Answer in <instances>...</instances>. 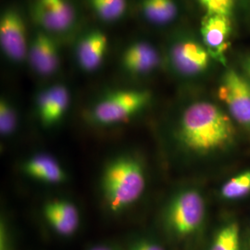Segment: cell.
I'll return each mask as SVG.
<instances>
[{
  "mask_svg": "<svg viewBox=\"0 0 250 250\" xmlns=\"http://www.w3.org/2000/svg\"><path fill=\"white\" fill-rule=\"evenodd\" d=\"M209 59L205 46L189 38L179 40L170 49L173 68L185 76H196L205 72Z\"/></svg>",
  "mask_w": 250,
  "mask_h": 250,
  "instance_id": "obj_9",
  "label": "cell"
},
{
  "mask_svg": "<svg viewBox=\"0 0 250 250\" xmlns=\"http://www.w3.org/2000/svg\"><path fill=\"white\" fill-rule=\"evenodd\" d=\"M29 62L35 72L50 76L60 67V53L53 38L44 32L36 34L28 50Z\"/></svg>",
  "mask_w": 250,
  "mask_h": 250,
  "instance_id": "obj_10",
  "label": "cell"
},
{
  "mask_svg": "<svg viewBox=\"0 0 250 250\" xmlns=\"http://www.w3.org/2000/svg\"><path fill=\"white\" fill-rule=\"evenodd\" d=\"M107 38L99 31H93L83 36L77 45L76 57L81 68L85 72L98 69L106 53Z\"/></svg>",
  "mask_w": 250,
  "mask_h": 250,
  "instance_id": "obj_13",
  "label": "cell"
},
{
  "mask_svg": "<svg viewBox=\"0 0 250 250\" xmlns=\"http://www.w3.org/2000/svg\"><path fill=\"white\" fill-rule=\"evenodd\" d=\"M231 21L228 16L206 14L201 21L200 33L203 44L210 58L226 64V52L230 46Z\"/></svg>",
  "mask_w": 250,
  "mask_h": 250,
  "instance_id": "obj_8",
  "label": "cell"
},
{
  "mask_svg": "<svg viewBox=\"0 0 250 250\" xmlns=\"http://www.w3.org/2000/svg\"><path fill=\"white\" fill-rule=\"evenodd\" d=\"M206 9L207 14H221L230 17L234 0H197Z\"/></svg>",
  "mask_w": 250,
  "mask_h": 250,
  "instance_id": "obj_21",
  "label": "cell"
},
{
  "mask_svg": "<svg viewBox=\"0 0 250 250\" xmlns=\"http://www.w3.org/2000/svg\"><path fill=\"white\" fill-rule=\"evenodd\" d=\"M101 186L110 210L122 211L133 205L143 195L146 189L143 167L134 158H117L106 166Z\"/></svg>",
  "mask_w": 250,
  "mask_h": 250,
  "instance_id": "obj_2",
  "label": "cell"
},
{
  "mask_svg": "<svg viewBox=\"0 0 250 250\" xmlns=\"http://www.w3.org/2000/svg\"><path fill=\"white\" fill-rule=\"evenodd\" d=\"M130 250H165L161 245L156 242L148 240V239H140L134 242L131 247Z\"/></svg>",
  "mask_w": 250,
  "mask_h": 250,
  "instance_id": "obj_22",
  "label": "cell"
},
{
  "mask_svg": "<svg viewBox=\"0 0 250 250\" xmlns=\"http://www.w3.org/2000/svg\"><path fill=\"white\" fill-rule=\"evenodd\" d=\"M22 168L28 176L48 184H60L66 180L65 171L60 163L46 154L33 156Z\"/></svg>",
  "mask_w": 250,
  "mask_h": 250,
  "instance_id": "obj_15",
  "label": "cell"
},
{
  "mask_svg": "<svg viewBox=\"0 0 250 250\" xmlns=\"http://www.w3.org/2000/svg\"><path fill=\"white\" fill-rule=\"evenodd\" d=\"M206 204L196 189H185L172 197L166 211V224L174 234L189 236L197 232L205 219Z\"/></svg>",
  "mask_w": 250,
  "mask_h": 250,
  "instance_id": "obj_3",
  "label": "cell"
},
{
  "mask_svg": "<svg viewBox=\"0 0 250 250\" xmlns=\"http://www.w3.org/2000/svg\"><path fill=\"white\" fill-rule=\"evenodd\" d=\"M218 96L228 107L232 119L250 130V83L236 71L224 73Z\"/></svg>",
  "mask_w": 250,
  "mask_h": 250,
  "instance_id": "obj_5",
  "label": "cell"
},
{
  "mask_svg": "<svg viewBox=\"0 0 250 250\" xmlns=\"http://www.w3.org/2000/svg\"><path fill=\"white\" fill-rule=\"evenodd\" d=\"M70 104V93L64 85H54L41 92L37 99V110L45 126L57 124Z\"/></svg>",
  "mask_w": 250,
  "mask_h": 250,
  "instance_id": "obj_11",
  "label": "cell"
},
{
  "mask_svg": "<svg viewBox=\"0 0 250 250\" xmlns=\"http://www.w3.org/2000/svg\"><path fill=\"white\" fill-rule=\"evenodd\" d=\"M43 212L48 224L60 235H72L79 227V211L72 202L66 200L50 201L45 204Z\"/></svg>",
  "mask_w": 250,
  "mask_h": 250,
  "instance_id": "obj_12",
  "label": "cell"
},
{
  "mask_svg": "<svg viewBox=\"0 0 250 250\" xmlns=\"http://www.w3.org/2000/svg\"><path fill=\"white\" fill-rule=\"evenodd\" d=\"M142 11L150 22L164 24L176 17L177 7L173 0H143Z\"/></svg>",
  "mask_w": 250,
  "mask_h": 250,
  "instance_id": "obj_16",
  "label": "cell"
},
{
  "mask_svg": "<svg viewBox=\"0 0 250 250\" xmlns=\"http://www.w3.org/2000/svg\"><path fill=\"white\" fill-rule=\"evenodd\" d=\"M209 250H240V229L238 224L232 223L219 230Z\"/></svg>",
  "mask_w": 250,
  "mask_h": 250,
  "instance_id": "obj_17",
  "label": "cell"
},
{
  "mask_svg": "<svg viewBox=\"0 0 250 250\" xmlns=\"http://www.w3.org/2000/svg\"><path fill=\"white\" fill-rule=\"evenodd\" d=\"M244 68H245V71L248 73V75H249L250 79V57L248 58L246 60L245 63H244Z\"/></svg>",
  "mask_w": 250,
  "mask_h": 250,
  "instance_id": "obj_24",
  "label": "cell"
},
{
  "mask_svg": "<svg viewBox=\"0 0 250 250\" xmlns=\"http://www.w3.org/2000/svg\"><path fill=\"white\" fill-rule=\"evenodd\" d=\"M160 55L150 44L137 42L130 45L123 55V66L134 74H145L155 70L160 64Z\"/></svg>",
  "mask_w": 250,
  "mask_h": 250,
  "instance_id": "obj_14",
  "label": "cell"
},
{
  "mask_svg": "<svg viewBox=\"0 0 250 250\" xmlns=\"http://www.w3.org/2000/svg\"><path fill=\"white\" fill-rule=\"evenodd\" d=\"M150 94L142 90H122L110 93L96 104L92 119L100 125H115L134 116L146 107Z\"/></svg>",
  "mask_w": 250,
  "mask_h": 250,
  "instance_id": "obj_4",
  "label": "cell"
},
{
  "mask_svg": "<svg viewBox=\"0 0 250 250\" xmlns=\"http://www.w3.org/2000/svg\"><path fill=\"white\" fill-rule=\"evenodd\" d=\"M234 135L231 118L207 101L188 106L179 123L180 142L196 154L206 155L224 149L232 143Z\"/></svg>",
  "mask_w": 250,
  "mask_h": 250,
  "instance_id": "obj_1",
  "label": "cell"
},
{
  "mask_svg": "<svg viewBox=\"0 0 250 250\" xmlns=\"http://www.w3.org/2000/svg\"><path fill=\"white\" fill-rule=\"evenodd\" d=\"M33 17L47 32L66 33L74 25L76 13L69 0H36Z\"/></svg>",
  "mask_w": 250,
  "mask_h": 250,
  "instance_id": "obj_6",
  "label": "cell"
},
{
  "mask_svg": "<svg viewBox=\"0 0 250 250\" xmlns=\"http://www.w3.org/2000/svg\"><path fill=\"white\" fill-rule=\"evenodd\" d=\"M250 193V170H246L226 182L221 189L225 199L233 200L246 197Z\"/></svg>",
  "mask_w": 250,
  "mask_h": 250,
  "instance_id": "obj_19",
  "label": "cell"
},
{
  "mask_svg": "<svg viewBox=\"0 0 250 250\" xmlns=\"http://www.w3.org/2000/svg\"><path fill=\"white\" fill-rule=\"evenodd\" d=\"M95 13L105 21H114L124 16L127 8L126 0H90Z\"/></svg>",
  "mask_w": 250,
  "mask_h": 250,
  "instance_id": "obj_18",
  "label": "cell"
},
{
  "mask_svg": "<svg viewBox=\"0 0 250 250\" xmlns=\"http://www.w3.org/2000/svg\"><path fill=\"white\" fill-rule=\"evenodd\" d=\"M0 43L3 52L11 62H22L27 53L26 27L16 9H6L0 20Z\"/></svg>",
  "mask_w": 250,
  "mask_h": 250,
  "instance_id": "obj_7",
  "label": "cell"
},
{
  "mask_svg": "<svg viewBox=\"0 0 250 250\" xmlns=\"http://www.w3.org/2000/svg\"><path fill=\"white\" fill-rule=\"evenodd\" d=\"M89 250H115L107 246H103V245H99V246H95V247H92Z\"/></svg>",
  "mask_w": 250,
  "mask_h": 250,
  "instance_id": "obj_23",
  "label": "cell"
},
{
  "mask_svg": "<svg viewBox=\"0 0 250 250\" xmlns=\"http://www.w3.org/2000/svg\"><path fill=\"white\" fill-rule=\"evenodd\" d=\"M17 114L15 109L5 99L0 103V133L3 136L12 134L17 128Z\"/></svg>",
  "mask_w": 250,
  "mask_h": 250,
  "instance_id": "obj_20",
  "label": "cell"
}]
</instances>
